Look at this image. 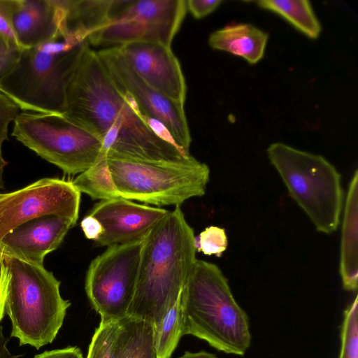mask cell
I'll return each mask as SVG.
<instances>
[{"instance_id":"7","label":"cell","mask_w":358,"mask_h":358,"mask_svg":"<svg viewBox=\"0 0 358 358\" xmlns=\"http://www.w3.org/2000/svg\"><path fill=\"white\" fill-rule=\"evenodd\" d=\"M107 160L120 197L159 206H178L204 195L210 179L208 166L192 156L183 162L108 156Z\"/></svg>"},{"instance_id":"31","label":"cell","mask_w":358,"mask_h":358,"mask_svg":"<svg viewBox=\"0 0 358 358\" xmlns=\"http://www.w3.org/2000/svg\"><path fill=\"white\" fill-rule=\"evenodd\" d=\"M80 226L85 237L94 241L97 240L103 233L101 223L89 214L83 219Z\"/></svg>"},{"instance_id":"6","label":"cell","mask_w":358,"mask_h":358,"mask_svg":"<svg viewBox=\"0 0 358 358\" xmlns=\"http://www.w3.org/2000/svg\"><path fill=\"white\" fill-rule=\"evenodd\" d=\"M266 152L289 195L306 213L316 230L327 234L336 231L343 190L341 176L336 167L322 155L282 143L271 144Z\"/></svg>"},{"instance_id":"17","label":"cell","mask_w":358,"mask_h":358,"mask_svg":"<svg viewBox=\"0 0 358 358\" xmlns=\"http://www.w3.org/2000/svg\"><path fill=\"white\" fill-rule=\"evenodd\" d=\"M60 34L64 40L83 42L108 24L126 0H58Z\"/></svg>"},{"instance_id":"19","label":"cell","mask_w":358,"mask_h":358,"mask_svg":"<svg viewBox=\"0 0 358 358\" xmlns=\"http://www.w3.org/2000/svg\"><path fill=\"white\" fill-rule=\"evenodd\" d=\"M358 171L352 178L346 197L341 242L339 272L343 288L356 291L358 287Z\"/></svg>"},{"instance_id":"25","label":"cell","mask_w":358,"mask_h":358,"mask_svg":"<svg viewBox=\"0 0 358 358\" xmlns=\"http://www.w3.org/2000/svg\"><path fill=\"white\" fill-rule=\"evenodd\" d=\"M228 245L227 236L224 229L210 226L202 231L196 238V250L204 255L221 257Z\"/></svg>"},{"instance_id":"5","label":"cell","mask_w":358,"mask_h":358,"mask_svg":"<svg viewBox=\"0 0 358 358\" xmlns=\"http://www.w3.org/2000/svg\"><path fill=\"white\" fill-rule=\"evenodd\" d=\"M8 271L5 313L11 337L36 350L51 343L71 306L59 292L61 282L43 266L3 255Z\"/></svg>"},{"instance_id":"14","label":"cell","mask_w":358,"mask_h":358,"mask_svg":"<svg viewBox=\"0 0 358 358\" xmlns=\"http://www.w3.org/2000/svg\"><path fill=\"white\" fill-rule=\"evenodd\" d=\"M117 48L131 69L145 83L184 106L187 85L180 62L171 48L148 42L129 43Z\"/></svg>"},{"instance_id":"21","label":"cell","mask_w":358,"mask_h":358,"mask_svg":"<svg viewBox=\"0 0 358 358\" xmlns=\"http://www.w3.org/2000/svg\"><path fill=\"white\" fill-rule=\"evenodd\" d=\"M259 7L280 15L308 37L316 39L321 25L310 2L307 0H261Z\"/></svg>"},{"instance_id":"27","label":"cell","mask_w":358,"mask_h":358,"mask_svg":"<svg viewBox=\"0 0 358 358\" xmlns=\"http://www.w3.org/2000/svg\"><path fill=\"white\" fill-rule=\"evenodd\" d=\"M22 51L0 35V84L16 66Z\"/></svg>"},{"instance_id":"11","label":"cell","mask_w":358,"mask_h":358,"mask_svg":"<svg viewBox=\"0 0 358 358\" xmlns=\"http://www.w3.org/2000/svg\"><path fill=\"white\" fill-rule=\"evenodd\" d=\"M110 79L123 94L136 103L139 114L157 120L168 130L176 145L189 154L192 142L184 106L177 103L145 83L131 69L117 47L96 51Z\"/></svg>"},{"instance_id":"3","label":"cell","mask_w":358,"mask_h":358,"mask_svg":"<svg viewBox=\"0 0 358 358\" xmlns=\"http://www.w3.org/2000/svg\"><path fill=\"white\" fill-rule=\"evenodd\" d=\"M182 335L217 350L244 355L251 343L249 317L215 264L196 259L182 290Z\"/></svg>"},{"instance_id":"22","label":"cell","mask_w":358,"mask_h":358,"mask_svg":"<svg viewBox=\"0 0 358 358\" xmlns=\"http://www.w3.org/2000/svg\"><path fill=\"white\" fill-rule=\"evenodd\" d=\"M72 182L80 193L92 199L102 201L120 197L108 167L107 154L103 150L94 164Z\"/></svg>"},{"instance_id":"30","label":"cell","mask_w":358,"mask_h":358,"mask_svg":"<svg viewBox=\"0 0 358 358\" xmlns=\"http://www.w3.org/2000/svg\"><path fill=\"white\" fill-rule=\"evenodd\" d=\"M8 282V271L3 254L0 250V322L5 315V304Z\"/></svg>"},{"instance_id":"33","label":"cell","mask_w":358,"mask_h":358,"mask_svg":"<svg viewBox=\"0 0 358 358\" xmlns=\"http://www.w3.org/2000/svg\"><path fill=\"white\" fill-rule=\"evenodd\" d=\"M8 338L3 334V327L0 325V358H18L22 355H15L12 354L7 348Z\"/></svg>"},{"instance_id":"20","label":"cell","mask_w":358,"mask_h":358,"mask_svg":"<svg viewBox=\"0 0 358 358\" xmlns=\"http://www.w3.org/2000/svg\"><path fill=\"white\" fill-rule=\"evenodd\" d=\"M268 35L250 24L226 26L213 32L208 39L214 50L230 52L254 64L264 55Z\"/></svg>"},{"instance_id":"24","label":"cell","mask_w":358,"mask_h":358,"mask_svg":"<svg viewBox=\"0 0 358 358\" xmlns=\"http://www.w3.org/2000/svg\"><path fill=\"white\" fill-rule=\"evenodd\" d=\"M339 358H358V297L344 312Z\"/></svg>"},{"instance_id":"12","label":"cell","mask_w":358,"mask_h":358,"mask_svg":"<svg viewBox=\"0 0 358 358\" xmlns=\"http://www.w3.org/2000/svg\"><path fill=\"white\" fill-rule=\"evenodd\" d=\"M80 194L72 181L52 178L0 193V240L20 224L45 215L66 217L76 223Z\"/></svg>"},{"instance_id":"10","label":"cell","mask_w":358,"mask_h":358,"mask_svg":"<svg viewBox=\"0 0 358 358\" xmlns=\"http://www.w3.org/2000/svg\"><path fill=\"white\" fill-rule=\"evenodd\" d=\"M187 11L186 0H126L115 18L87 41L106 48L134 42L171 48Z\"/></svg>"},{"instance_id":"13","label":"cell","mask_w":358,"mask_h":358,"mask_svg":"<svg viewBox=\"0 0 358 358\" xmlns=\"http://www.w3.org/2000/svg\"><path fill=\"white\" fill-rule=\"evenodd\" d=\"M169 213L122 197L100 201L89 213L103 227V233L94 241V245L109 247L143 240Z\"/></svg>"},{"instance_id":"29","label":"cell","mask_w":358,"mask_h":358,"mask_svg":"<svg viewBox=\"0 0 358 358\" xmlns=\"http://www.w3.org/2000/svg\"><path fill=\"white\" fill-rule=\"evenodd\" d=\"M222 0H187V9L195 19H201L216 10Z\"/></svg>"},{"instance_id":"15","label":"cell","mask_w":358,"mask_h":358,"mask_svg":"<svg viewBox=\"0 0 358 358\" xmlns=\"http://www.w3.org/2000/svg\"><path fill=\"white\" fill-rule=\"evenodd\" d=\"M76 223L58 215H45L17 227L0 240V250L7 256L43 266L45 257L56 250Z\"/></svg>"},{"instance_id":"26","label":"cell","mask_w":358,"mask_h":358,"mask_svg":"<svg viewBox=\"0 0 358 358\" xmlns=\"http://www.w3.org/2000/svg\"><path fill=\"white\" fill-rule=\"evenodd\" d=\"M20 108L7 96L0 92V189L3 187V173L7 162L2 155V145L8 140V128L19 114Z\"/></svg>"},{"instance_id":"28","label":"cell","mask_w":358,"mask_h":358,"mask_svg":"<svg viewBox=\"0 0 358 358\" xmlns=\"http://www.w3.org/2000/svg\"><path fill=\"white\" fill-rule=\"evenodd\" d=\"M14 4L15 0H0V35L10 43L20 47L12 25Z\"/></svg>"},{"instance_id":"18","label":"cell","mask_w":358,"mask_h":358,"mask_svg":"<svg viewBox=\"0 0 358 358\" xmlns=\"http://www.w3.org/2000/svg\"><path fill=\"white\" fill-rule=\"evenodd\" d=\"M145 320L126 316L100 322L86 358H134Z\"/></svg>"},{"instance_id":"9","label":"cell","mask_w":358,"mask_h":358,"mask_svg":"<svg viewBox=\"0 0 358 358\" xmlns=\"http://www.w3.org/2000/svg\"><path fill=\"white\" fill-rule=\"evenodd\" d=\"M143 241L107 247L91 262L85 289L101 322L127 315L135 292Z\"/></svg>"},{"instance_id":"8","label":"cell","mask_w":358,"mask_h":358,"mask_svg":"<svg viewBox=\"0 0 358 358\" xmlns=\"http://www.w3.org/2000/svg\"><path fill=\"white\" fill-rule=\"evenodd\" d=\"M13 122L12 136L66 174L86 171L102 152L97 137L63 115L22 112Z\"/></svg>"},{"instance_id":"23","label":"cell","mask_w":358,"mask_h":358,"mask_svg":"<svg viewBox=\"0 0 358 358\" xmlns=\"http://www.w3.org/2000/svg\"><path fill=\"white\" fill-rule=\"evenodd\" d=\"M154 327L157 358H170L183 336L182 291L161 322Z\"/></svg>"},{"instance_id":"34","label":"cell","mask_w":358,"mask_h":358,"mask_svg":"<svg viewBox=\"0 0 358 358\" xmlns=\"http://www.w3.org/2000/svg\"><path fill=\"white\" fill-rule=\"evenodd\" d=\"M178 358H218L215 355L206 352L200 351L197 352H185L183 355Z\"/></svg>"},{"instance_id":"1","label":"cell","mask_w":358,"mask_h":358,"mask_svg":"<svg viewBox=\"0 0 358 358\" xmlns=\"http://www.w3.org/2000/svg\"><path fill=\"white\" fill-rule=\"evenodd\" d=\"M63 115L97 137L108 157L155 162L192 157L148 126L114 85L89 43L69 85Z\"/></svg>"},{"instance_id":"32","label":"cell","mask_w":358,"mask_h":358,"mask_svg":"<svg viewBox=\"0 0 358 358\" xmlns=\"http://www.w3.org/2000/svg\"><path fill=\"white\" fill-rule=\"evenodd\" d=\"M34 358H83L80 350L77 347H67L62 349L45 351L36 355Z\"/></svg>"},{"instance_id":"16","label":"cell","mask_w":358,"mask_h":358,"mask_svg":"<svg viewBox=\"0 0 358 358\" xmlns=\"http://www.w3.org/2000/svg\"><path fill=\"white\" fill-rule=\"evenodd\" d=\"M58 0H15L12 25L22 50L62 38Z\"/></svg>"},{"instance_id":"4","label":"cell","mask_w":358,"mask_h":358,"mask_svg":"<svg viewBox=\"0 0 358 358\" xmlns=\"http://www.w3.org/2000/svg\"><path fill=\"white\" fill-rule=\"evenodd\" d=\"M87 44L59 38L22 50L0 92L21 110L63 115L69 85Z\"/></svg>"},{"instance_id":"2","label":"cell","mask_w":358,"mask_h":358,"mask_svg":"<svg viewBox=\"0 0 358 358\" xmlns=\"http://www.w3.org/2000/svg\"><path fill=\"white\" fill-rule=\"evenodd\" d=\"M196 237L180 206L145 237L134 295L127 315L162 320L185 286L195 262Z\"/></svg>"}]
</instances>
